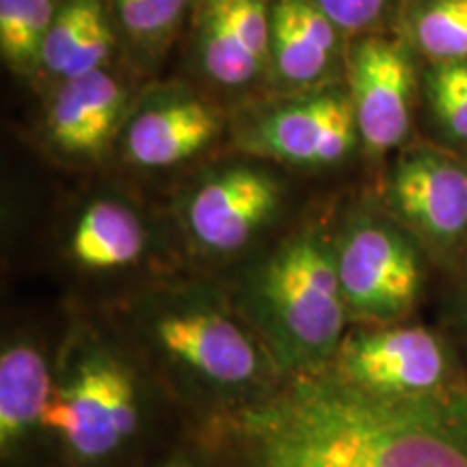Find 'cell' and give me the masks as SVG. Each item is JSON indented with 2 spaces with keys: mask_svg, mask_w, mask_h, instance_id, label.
<instances>
[{
  "mask_svg": "<svg viewBox=\"0 0 467 467\" xmlns=\"http://www.w3.org/2000/svg\"><path fill=\"white\" fill-rule=\"evenodd\" d=\"M422 63L399 33L350 39L344 85L353 104L361 154L388 162L413 143Z\"/></svg>",
  "mask_w": 467,
  "mask_h": 467,
  "instance_id": "30bf717a",
  "label": "cell"
},
{
  "mask_svg": "<svg viewBox=\"0 0 467 467\" xmlns=\"http://www.w3.org/2000/svg\"><path fill=\"white\" fill-rule=\"evenodd\" d=\"M454 271H457V288L452 301V327L448 331L467 361V251Z\"/></svg>",
  "mask_w": 467,
  "mask_h": 467,
  "instance_id": "cb8c5ba5",
  "label": "cell"
},
{
  "mask_svg": "<svg viewBox=\"0 0 467 467\" xmlns=\"http://www.w3.org/2000/svg\"><path fill=\"white\" fill-rule=\"evenodd\" d=\"M66 0H0V57L26 80L37 74L39 50Z\"/></svg>",
  "mask_w": 467,
  "mask_h": 467,
  "instance_id": "44dd1931",
  "label": "cell"
},
{
  "mask_svg": "<svg viewBox=\"0 0 467 467\" xmlns=\"http://www.w3.org/2000/svg\"><path fill=\"white\" fill-rule=\"evenodd\" d=\"M143 467H214L213 459L195 431L184 429Z\"/></svg>",
  "mask_w": 467,
  "mask_h": 467,
  "instance_id": "603a6c76",
  "label": "cell"
},
{
  "mask_svg": "<svg viewBox=\"0 0 467 467\" xmlns=\"http://www.w3.org/2000/svg\"><path fill=\"white\" fill-rule=\"evenodd\" d=\"M104 317L191 431L273 399L284 379L214 275H159Z\"/></svg>",
  "mask_w": 467,
  "mask_h": 467,
  "instance_id": "7a4b0ae2",
  "label": "cell"
},
{
  "mask_svg": "<svg viewBox=\"0 0 467 467\" xmlns=\"http://www.w3.org/2000/svg\"><path fill=\"white\" fill-rule=\"evenodd\" d=\"M420 117L431 143L467 161V61L422 66Z\"/></svg>",
  "mask_w": 467,
  "mask_h": 467,
  "instance_id": "ffe728a7",
  "label": "cell"
},
{
  "mask_svg": "<svg viewBox=\"0 0 467 467\" xmlns=\"http://www.w3.org/2000/svg\"><path fill=\"white\" fill-rule=\"evenodd\" d=\"M121 57L109 0H66L46 33L33 83L52 87L113 67Z\"/></svg>",
  "mask_w": 467,
  "mask_h": 467,
  "instance_id": "e0dca14e",
  "label": "cell"
},
{
  "mask_svg": "<svg viewBox=\"0 0 467 467\" xmlns=\"http://www.w3.org/2000/svg\"><path fill=\"white\" fill-rule=\"evenodd\" d=\"M195 433L214 467H467V389L381 400L309 375Z\"/></svg>",
  "mask_w": 467,
  "mask_h": 467,
  "instance_id": "6da1fadb",
  "label": "cell"
},
{
  "mask_svg": "<svg viewBox=\"0 0 467 467\" xmlns=\"http://www.w3.org/2000/svg\"><path fill=\"white\" fill-rule=\"evenodd\" d=\"M200 3H202V0H197V7H200Z\"/></svg>",
  "mask_w": 467,
  "mask_h": 467,
  "instance_id": "d4e9b609",
  "label": "cell"
},
{
  "mask_svg": "<svg viewBox=\"0 0 467 467\" xmlns=\"http://www.w3.org/2000/svg\"><path fill=\"white\" fill-rule=\"evenodd\" d=\"M334 260L350 327L394 325L416 317L433 260L375 200L344 214L334 232Z\"/></svg>",
  "mask_w": 467,
  "mask_h": 467,
  "instance_id": "8992f818",
  "label": "cell"
},
{
  "mask_svg": "<svg viewBox=\"0 0 467 467\" xmlns=\"http://www.w3.org/2000/svg\"><path fill=\"white\" fill-rule=\"evenodd\" d=\"M285 203L288 180L268 162L238 154L197 173L175 200V217L191 258L234 268L260 249Z\"/></svg>",
  "mask_w": 467,
  "mask_h": 467,
  "instance_id": "5b68a950",
  "label": "cell"
},
{
  "mask_svg": "<svg viewBox=\"0 0 467 467\" xmlns=\"http://www.w3.org/2000/svg\"><path fill=\"white\" fill-rule=\"evenodd\" d=\"M225 126V109L208 91L186 83L154 85L134 100L117 154L132 169L167 171L202 156Z\"/></svg>",
  "mask_w": 467,
  "mask_h": 467,
  "instance_id": "7c38bea8",
  "label": "cell"
},
{
  "mask_svg": "<svg viewBox=\"0 0 467 467\" xmlns=\"http://www.w3.org/2000/svg\"><path fill=\"white\" fill-rule=\"evenodd\" d=\"M189 66L210 96L249 98L271 83V0H202Z\"/></svg>",
  "mask_w": 467,
  "mask_h": 467,
  "instance_id": "8fae6325",
  "label": "cell"
},
{
  "mask_svg": "<svg viewBox=\"0 0 467 467\" xmlns=\"http://www.w3.org/2000/svg\"><path fill=\"white\" fill-rule=\"evenodd\" d=\"M317 375L381 400H437L467 389V361L451 331L413 318L350 327Z\"/></svg>",
  "mask_w": 467,
  "mask_h": 467,
  "instance_id": "52a82bcc",
  "label": "cell"
},
{
  "mask_svg": "<svg viewBox=\"0 0 467 467\" xmlns=\"http://www.w3.org/2000/svg\"><path fill=\"white\" fill-rule=\"evenodd\" d=\"M139 93L113 67L52 87L42 134L52 154L74 165H93L117 150Z\"/></svg>",
  "mask_w": 467,
  "mask_h": 467,
  "instance_id": "5bb4252c",
  "label": "cell"
},
{
  "mask_svg": "<svg viewBox=\"0 0 467 467\" xmlns=\"http://www.w3.org/2000/svg\"><path fill=\"white\" fill-rule=\"evenodd\" d=\"M375 202L422 244L433 265L457 268L467 251V161L413 141L385 162Z\"/></svg>",
  "mask_w": 467,
  "mask_h": 467,
  "instance_id": "9c48e42d",
  "label": "cell"
},
{
  "mask_svg": "<svg viewBox=\"0 0 467 467\" xmlns=\"http://www.w3.org/2000/svg\"><path fill=\"white\" fill-rule=\"evenodd\" d=\"M151 232L132 203L115 195L93 197L76 217L66 255L76 273L93 279L130 275L151 255Z\"/></svg>",
  "mask_w": 467,
  "mask_h": 467,
  "instance_id": "2e32d148",
  "label": "cell"
},
{
  "mask_svg": "<svg viewBox=\"0 0 467 467\" xmlns=\"http://www.w3.org/2000/svg\"><path fill=\"white\" fill-rule=\"evenodd\" d=\"M214 277L225 284L284 383L323 370L348 334L334 234L323 225L296 227Z\"/></svg>",
  "mask_w": 467,
  "mask_h": 467,
  "instance_id": "277c9868",
  "label": "cell"
},
{
  "mask_svg": "<svg viewBox=\"0 0 467 467\" xmlns=\"http://www.w3.org/2000/svg\"><path fill=\"white\" fill-rule=\"evenodd\" d=\"M184 429L104 314L67 320L57 344L46 467H143Z\"/></svg>",
  "mask_w": 467,
  "mask_h": 467,
  "instance_id": "3957f363",
  "label": "cell"
},
{
  "mask_svg": "<svg viewBox=\"0 0 467 467\" xmlns=\"http://www.w3.org/2000/svg\"><path fill=\"white\" fill-rule=\"evenodd\" d=\"M348 39L312 0H271L268 96L344 83Z\"/></svg>",
  "mask_w": 467,
  "mask_h": 467,
  "instance_id": "9a60e30c",
  "label": "cell"
},
{
  "mask_svg": "<svg viewBox=\"0 0 467 467\" xmlns=\"http://www.w3.org/2000/svg\"><path fill=\"white\" fill-rule=\"evenodd\" d=\"M121 58L141 74L154 72L192 22L197 0H109Z\"/></svg>",
  "mask_w": 467,
  "mask_h": 467,
  "instance_id": "ac0fdd59",
  "label": "cell"
},
{
  "mask_svg": "<svg viewBox=\"0 0 467 467\" xmlns=\"http://www.w3.org/2000/svg\"><path fill=\"white\" fill-rule=\"evenodd\" d=\"M57 347L31 327H11L0 342V467L48 465V411Z\"/></svg>",
  "mask_w": 467,
  "mask_h": 467,
  "instance_id": "4fadbf2b",
  "label": "cell"
},
{
  "mask_svg": "<svg viewBox=\"0 0 467 467\" xmlns=\"http://www.w3.org/2000/svg\"><path fill=\"white\" fill-rule=\"evenodd\" d=\"M396 33L422 66L467 61V0H402Z\"/></svg>",
  "mask_w": 467,
  "mask_h": 467,
  "instance_id": "d6986e66",
  "label": "cell"
},
{
  "mask_svg": "<svg viewBox=\"0 0 467 467\" xmlns=\"http://www.w3.org/2000/svg\"><path fill=\"white\" fill-rule=\"evenodd\" d=\"M232 145L249 159L299 171H329L361 154L344 83L247 104L232 126Z\"/></svg>",
  "mask_w": 467,
  "mask_h": 467,
  "instance_id": "ba28073f",
  "label": "cell"
},
{
  "mask_svg": "<svg viewBox=\"0 0 467 467\" xmlns=\"http://www.w3.org/2000/svg\"><path fill=\"white\" fill-rule=\"evenodd\" d=\"M344 37L358 39L364 35L392 33L402 7V0H312Z\"/></svg>",
  "mask_w": 467,
  "mask_h": 467,
  "instance_id": "7402d4cb",
  "label": "cell"
}]
</instances>
